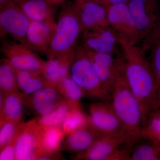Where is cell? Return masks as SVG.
Listing matches in <instances>:
<instances>
[{"mask_svg":"<svg viewBox=\"0 0 160 160\" xmlns=\"http://www.w3.org/2000/svg\"><path fill=\"white\" fill-rule=\"evenodd\" d=\"M119 42L124 51L125 77L141 104L143 126L151 112L156 92L154 75L144 49L122 37H119Z\"/></svg>","mask_w":160,"mask_h":160,"instance_id":"obj_1","label":"cell"},{"mask_svg":"<svg viewBox=\"0 0 160 160\" xmlns=\"http://www.w3.org/2000/svg\"><path fill=\"white\" fill-rule=\"evenodd\" d=\"M111 103L129 139L132 148L141 139L143 113L139 101L130 89L124 73V62L120 68L111 94Z\"/></svg>","mask_w":160,"mask_h":160,"instance_id":"obj_2","label":"cell"},{"mask_svg":"<svg viewBox=\"0 0 160 160\" xmlns=\"http://www.w3.org/2000/svg\"><path fill=\"white\" fill-rule=\"evenodd\" d=\"M83 32L77 15L72 7L60 13L56 22L46 56L73 59L78 40Z\"/></svg>","mask_w":160,"mask_h":160,"instance_id":"obj_3","label":"cell"},{"mask_svg":"<svg viewBox=\"0 0 160 160\" xmlns=\"http://www.w3.org/2000/svg\"><path fill=\"white\" fill-rule=\"evenodd\" d=\"M69 75L92 99L111 102V97L102 84L85 47H77Z\"/></svg>","mask_w":160,"mask_h":160,"instance_id":"obj_4","label":"cell"},{"mask_svg":"<svg viewBox=\"0 0 160 160\" xmlns=\"http://www.w3.org/2000/svg\"><path fill=\"white\" fill-rule=\"evenodd\" d=\"M44 131L33 119L20 125L15 146V160H37L42 150Z\"/></svg>","mask_w":160,"mask_h":160,"instance_id":"obj_5","label":"cell"},{"mask_svg":"<svg viewBox=\"0 0 160 160\" xmlns=\"http://www.w3.org/2000/svg\"><path fill=\"white\" fill-rule=\"evenodd\" d=\"M31 21L14 1L1 6V37L7 35L27 46L26 38Z\"/></svg>","mask_w":160,"mask_h":160,"instance_id":"obj_6","label":"cell"},{"mask_svg":"<svg viewBox=\"0 0 160 160\" xmlns=\"http://www.w3.org/2000/svg\"><path fill=\"white\" fill-rule=\"evenodd\" d=\"M1 51L15 69L42 74L46 61L22 43L14 40H5L2 43Z\"/></svg>","mask_w":160,"mask_h":160,"instance_id":"obj_7","label":"cell"},{"mask_svg":"<svg viewBox=\"0 0 160 160\" xmlns=\"http://www.w3.org/2000/svg\"><path fill=\"white\" fill-rule=\"evenodd\" d=\"M89 110L92 123L102 134L127 135L110 102L99 101L92 103L89 106Z\"/></svg>","mask_w":160,"mask_h":160,"instance_id":"obj_8","label":"cell"},{"mask_svg":"<svg viewBox=\"0 0 160 160\" xmlns=\"http://www.w3.org/2000/svg\"><path fill=\"white\" fill-rule=\"evenodd\" d=\"M86 52L106 92L111 96L123 59H114L112 54L96 52L86 49Z\"/></svg>","mask_w":160,"mask_h":160,"instance_id":"obj_9","label":"cell"},{"mask_svg":"<svg viewBox=\"0 0 160 160\" xmlns=\"http://www.w3.org/2000/svg\"><path fill=\"white\" fill-rule=\"evenodd\" d=\"M72 7L78 18L83 32L109 25L107 20V10L95 1L78 0Z\"/></svg>","mask_w":160,"mask_h":160,"instance_id":"obj_10","label":"cell"},{"mask_svg":"<svg viewBox=\"0 0 160 160\" xmlns=\"http://www.w3.org/2000/svg\"><path fill=\"white\" fill-rule=\"evenodd\" d=\"M128 6L140 37L148 38L159 19L156 6L153 3L147 5L146 0H130Z\"/></svg>","mask_w":160,"mask_h":160,"instance_id":"obj_11","label":"cell"},{"mask_svg":"<svg viewBox=\"0 0 160 160\" xmlns=\"http://www.w3.org/2000/svg\"><path fill=\"white\" fill-rule=\"evenodd\" d=\"M109 25L119 32V36L136 44L140 37L128 5L125 3L112 5L107 10Z\"/></svg>","mask_w":160,"mask_h":160,"instance_id":"obj_12","label":"cell"},{"mask_svg":"<svg viewBox=\"0 0 160 160\" xmlns=\"http://www.w3.org/2000/svg\"><path fill=\"white\" fill-rule=\"evenodd\" d=\"M129 139L126 134L104 135L98 138L86 151L73 158L77 160H106L115 150L124 144L128 146Z\"/></svg>","mask_w":160,"mask_h":160,"instance_id":"obj_13","label":"cell"},{"mask_svg":"<svg viewBox=\"0 0 160 160\" xmlns=\"http://www.w3.org/2000/svg\"><path fill=\"white\" fill-rule=\"evenodd\" d=\"M64 99L55 86L48 85L27 97L26 106L39 117L49 113Z\"/></svg>","mask_w":160,"mask_h":160,"instance_id":"obj_14","label":"cell"},{"mask_svg":"<svg viewBox=\"0 0 160 160\" xmlns=\"http://www.w3.org/2000/svg\"><path fill=\"white\" fill-rule=\"evenodd\" d=\"M102 135L89 118L85 126L66 136L63 142L62 149L77 154L89 149Z\"/></svg>","mask_w":160,"mask_h":160,"instance_id":"obj_15","label":"cell"},{"mask_svg":"<svg viewBox=\"0 0 160 160\" xmlns=\"http://www.w3.org/2000/svg\"><path fill=\"white\" fill-rule=\"evenodd\" d=\"M56 22L31 21L26 41L27 47L35 52L46 55Z\"/></svg>","mask_w":160,"mask_h":160,"instance_id":"obj_16","label":"cell"},{"mask_svg":"<svg viewBox=\"0 0 160 160\" xmlns=\"http://www.w3.org/2000/svg\"><path fill=\"white\" fill-rule=\"evenodd\" d=\"M26 98L20 92L4 94L0 105V122H22L26 106Z\"/></svg>","mask_w":160,"mask_h":160,"instance_id":"obj_17","label":"cell"},{"mask_svg":"<svg viewBox=\"0 0 160 160\" xmlns=\"http://www.w3.org/2000/svg\"><path fill=\"white\" fill-rule=\"evenodd\" d=\"M31 21L53 23V11L48 0H14Z\"/></svg>","mask_w":160,"mask_h":160,"instance_id":"obj_18","label":"cell"},{"mask_svg":"<svg viewBox=\"0 0 160 160\" xmlns=\"http://www.w3.org/2000/svg\"><path fill=\"white\" fill-rule=\"evenodd\" d=\"M80 107V102L64 98L49 113L39 117L37 121L43 129L60 126L72 110Z\"/></svg>","mask_w":160,"mask_h":160,"instance_id":"obj_19","label":"cell"},{"mask_svg":"<svg viewBox=\"0 0 160 160\" xmlns=\"http://www.w3.org/2000/svg\"><path fill=\"white\" fill-rule=\"evenodd\" d=\"M73 59L53 57L46 61L42 75L50 85L55 86L63 78L69 75Z\"/></svg>","mask_w":160,"mask_h":160,"instance_id":"obj_20","label":"cell"},{"mask_svg":"<svg viewBox=\"0 0 160 160\" xmlns=\"http://www.w3.org/2000/svg\"><path fill=\"white\" fill-rule=\"evenodd\" d=\"M15 71L18 89L26 98L43 87L50 85L41 73L16 69Z\"/></svg>","mask_w":160,"mask_h":160,"instance_id":"obj_21","label":"cell"},{"mask_svg":"<svg viewBox=\"0 0 160 160\" xmlns=\"http://www.w3.org/2000/svg\"><path fill=\"white\" fill-rule=\"evenodd\" d=\"M144 139L146 142L137 143L133 146L131 150V160H160V143Z\"/></svg>","mask_w":160,"mask_h":160,"instance_id":"obj_22","label":"cell"},{"mask_svg":"<svg viewBox=\"0 0 160 160\" xmlns=\"http://www.w3.org/2000/svg\"><path fill=\"white\" fill-rule=\"evenodd\" d=\"M0 91L4 94L20 92L15 69L6 58L1 61L0 65Z\"/></svg>","mask_w":160,"mask_h":160,"instance_id":"obj_23","label":"cell"},{"mask_svg":"<svg viewBox=\"0 0 160 160\" xmlns=\"http://www.w3.org/2000/svg\"><path fill=\"white\" fill-rule=\"evenodd\" d=\"M43 130L42 150L40 152H60L62 149L63 141L66 136L61 127H51Z\"/></svg>","mask_w":160,"mask_h":160,"instance_id":"obj_24","label":"cell"},{"mask_svg":"<svg viewBox=\"0 0 160 160\" xmlns=\"http://www.w3.org/2000/svg\"><path fill=\"white\" fill-rule=\"evenodd\" d=\"M55 86L64 98L72 102H80L86 96L85 92L70 75L63 78Z\"/></svg>","mask_w":160,"mask_h":160,"instance_id":"obj_25","label":"cell"},{"mask_svg":"<svg viewBox=\"0 0 160 160\" xmlns=\"http://www.w3.org/2000/svg\"><path fill=\"white\" fill-rule=\"evenodd\" d=\"M89 121V115L85 114L80 107L72 110L60 127L66 136L85 126Z\"/></svg>","mask_w":160,"mask_h":160,"instance_id":"obj_26","label":"cell"},{"mask_svg":"<svg viewBox=\"0 0 160 160\" xmlns=\"http://www.w3.org/2000/svg\"><path fill=\"white\" fill-rule=\"evenodd\" d=\"M141 138L147 139L160 143V115L151 112L143 126Z\"/></svg>","mask_w":160,"mask_h":160,"instance_id":"obj_27","label":"cell"},{"mask_svg":"<svg viewBox=\"0 0 160 160\" xmlns=\"http://www.w3.org/2000/svg\"><path fill=\"white\" fill-rule=\"evenodd\" d=\"M22 122L9 121L0 122V150L7 145Z\"/></svg>","mask_w":160,"mask_h":160,"instance_id":"obj_28","label":"cell"},{"mask_svg":"<svg viewBox=\"0 0 160 160\" xmlns=\"http://www.w3.org/2000/svg\"><path fill=\"white\" fill-rule=\"evenodd\" d=\"M152 47V52L149 62L155 80L157 92L160 87V39Z\"/></svg>","mask_w":160,"mask_h":160,"instance_id":"obj_29","label":"cell"},{"mask_svg":"<svg viewBox=\"0 0 160 160\" xmlns=\"http://www.w3.org/2000/svg\"><path fill=\"white\" fill-rule=\"evenodd\" d=\"M21 123L7 145H6L2 149L0 150V160H15V146L16 140L17 137L18 132Z\"/></svg>","mask_w":160,"mask_h":160,"instance_id":"obj_30","label":"cell"},{"mask_svg":"<svg viewBox=\"0 0 160 160\" xmlns=\"http://www.w3.org/2000/svg\"><path fill=\"white\" fill-rule=\"evenodd\" d=\"M131 150L128 146L124 149L120 147L113 152L106 160H131Z\"/></svg>","mask_w":160,"mask_h":160,"instance_id":"obj_31","label":"cell"},{"mask_svg":"<svg viewBox=\"0 0 160 160\" xmlns=\"http://www.w3.org/2000/svg\"><path fill=\"white\" fill-rule=\"evenodd\" d=\"M160 39V14L159 19L154 30L147 38L146 42L144 45V49H148L152 47L155 43Z\"/></svg>","mask_w":160,"mask_h":160,"instance_id":"obj_32","label":"cell"},{"mask_svg":"<svg viewBox=\"0 0 160 160\" xmlns=\"http://www.w3.org/2000/svg\"><path fill=\"white\" fill-rule=\"evenodd\" d=\"M160 108V87L156 93L151 107V112Z\"/></svg>","mask_w":160,"mask_h":160,"instance_id":"obj_33","label":"cell"},{"mask_svg":"<svg viewBox=\"0 0 160 160\" xmlns=\"http://www.w3.org/2000/svg\"><path fill=\"white\" fill-rule=\"evenodd\" d=\"M127 1V0H109V2L112 5L125 3Z\"/></svg>","mask_w":160,"mask_h":160,"instance_id":"obj_34","label":"cell"},{"mask_svg":"<svg viewBox=\"0 0 160 160\" xmlns=\"http://www.w3.org/2000/svg\"><path fill=\"white\" fill-rule=\"evenodd\" d=\"M13 1L14 0H0V4H1V6H4Z\"/></svg>","mask_w":160,"mask_h":160,"instance_id":"obj_35","label":"cell"},{"mask_svg":"<svg viewBox=\"0 0 160 160\" xmlns=\"http://www.w3.org/2000/svg\"><path fill=\"white\" fill-rule=\"evenodd\" d=\"M48 1H49L52 4H58V3L62 2L64 0H48Z\"/></svg>","mask_w":160,"mask_h":160,"instance_id":"obj_36","label":"cell"},{"mask_svg":"<svg viewBox=\"0 0 160 160\" xmlns=\"http://www.w3.org/2000/svg\"><path fill=\"white\" fill-rule=\"evenodd\" d=\"M152 112H154V113H157V114L160 115V108H159V109H156V110H154V111H152Z\"/></svg>","mask_w":160,"mask_h":160,"instance_id":"obj_37","label":"cell"},{"mask_svg":"<svg viewBox=\"0 0 160 160\" xmlns=\"http://www.w3.org/2000/svg\"><path fill=\"white\" fill-rule=\"evenodd\" d=\"M92 1H95V0H92Z\"/></svg>","mask_w":160,"mask_h":160,"instance_id":"obj_38","label":"cell"}]
</instances>
